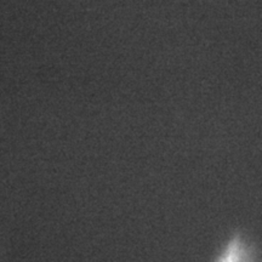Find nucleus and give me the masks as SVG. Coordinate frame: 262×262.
Instances as JSON below:
<instances>
[{"label": "nucleus", "mask_w": 262, "mask_h": 262, "mask_svg": "<svg viewBox=\"0 0 262 262\" xmlns=\"http://www.w3.org/2000/svg\"><path fill=\"white\" fill-rule=\"evenodd\" d=\"M216 262H262L258 254L241 234H235L226 245Z\"/></svg>", "instance_id": "f257e3e1"}]
</instances>
